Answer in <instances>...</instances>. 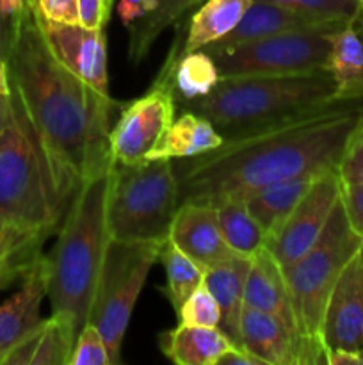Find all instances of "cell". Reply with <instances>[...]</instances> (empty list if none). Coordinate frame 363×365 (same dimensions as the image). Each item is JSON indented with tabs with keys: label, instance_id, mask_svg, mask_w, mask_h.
Returning <instances> with one entry per match:
<instances>
[{
	"label": "cell",
	"instance_id": "cell-1",
	"mask_svg": "<svg viewBox=\"0 0 363 365\" xmlns=\"http://www.w3.org/2000/svg\"><path fill=\"white\" fill-rule=\"evenodd\" d=\"M11 95L23 113L68 210L75 192L107 173L110 130L123 103L60 66L46 46L31 4L11 20L6 56Z\"/></svg>",
	"mask_w": 363,
	"mask_h": 365
},
{
	"label": "cell",
	"instance_id": "cell-2",
	"mask_svg": "<svg viewBox=\"0 0 363 365\" xmlns=\"http://www.w3.org/2000/svg\"><path fill=\"white\" fill-rule=\"evenodd\" d=\"M363 100L337 102L224 138L212 152L174 164L180 203L217 205L267 184L337 171Z\"/></svg>",
	"mask_w": 363,
	"mask_h": 365
},
{
	"label": "cell",
	"instance_id": "cell-3",
	"mask_svg": "<svg viewBox=\"0 0 363 365\" xmlns=\"http://www.w3.org/2000/svg\"><path fill=\"white\" fill-rule=\"evenodd\" d=\"M109 171L85 182L71 200L52 252L45 255L46 298L52 314L68 317L78 334L89 323L110 235L105 202Z\"/></svg>",
	"mask_w": 363,
	"mask_h": 365
},
{
	"label": "cell",
	"instance_id": "cell-4",
	"mask_svg": "<svg viewBox=\"0 0 363 365\" xmlns=\"http://www.w3.org/2000/svg\"><path fill=\"white\" fill-rule=\"evenodd\" d=\"M335 81L326 68L308 73L221 78L210 95L185 103L212 121L223 138L276 123L337 103Z\"/></svg>",
	"mask_w": 363,
	"mask_h": 365
},
{
	"label": "cell",
	"instance_id": "cell-5",
	"mask_svg": "<svg viewBox=\"0 0 363 365\" xmlns=\"http://www.w3.org/2000/svg\"><path fill=\"white\" fill-rule=\"evenodd\" d=\"M11 98L14 121L0 132V225L48 237L66 209L23 113Z\"/></svg>",
	"mask_w": 363,
	"mask_h": 365
},
{
	"label": "cell",
	"instance_id": "cell-6",
	"mask_svg": "<svg viewBox=\"0 0 363 365\" xmlns=\"http://www.w3.org/2000/svg\"><path fill=\"white\" fill-rule=\"evenodd\" d=\"M180 207L178 178L169 159L112 163L107 184V230L123 242H166Z\"/></svg>",
	"mask_w": 363,
	"mask_h": 365
},
{
	"label": "cell",
	"instance_id": "cell-7",
	"mask_svg": "<svg viewBox=\"0 0 363 365\" xmlns=\"http://www.w3.org/2000/svg\"><path fill=\"white\" fill-rule=\"evenodd\" d=\"M362 245L363 239L351 230L338 202L319 241L301 259L283 269L295 324L299 334L308 341L322 344L320 324L331 289L349 260L362 250Z\"/></svg>",
	"mask_w": 363,
	"mask_h": 365
},
{
	"label": "cell",
	"instance_id": "cell-8",
	"mask_svg": "<svg viewBox=\"0 0 363 365\" xmlns=\"http://www.w3.org/2000/svg\"><path fill=\"white\" fill-rule=\"evenodd\" d=\"M162 245L110 239L107 246L89 323L95 324L102 334L112 365L121 362V344L128 323L146 278L153 264L159 260Z\"/></svg>",
	"mask_w": 363,
	"mask_h": 365
},
{
	"label": "cell",
	"instance_id": "cell-9",
	"mask_svg": "<svg viewBox=\"0 0 363 365\" xmlns=\"http://www.w3.org/2000/svg\"><path fill=\"white\" fill-rule=\"evenodd\" d=\"M333 31L337 29H301L230 48L203 50L216 61L221 78L308 73L326 68Z\"/></svg>",
	"mask_w": 363,
	"mask_h": 365
},
{
	"label": "cell",
	"instance_id": "cell-10",
	"mask_svg": "<svg viewBox=\"0 0 363 365\" xmlns=\"http://www.w3.org/2000/svg\"><path fill=\"white\" fill-rule=\"evenodd\" d=\"M177 98L169 77L160 68L148 91L123 103L110 130V159L116 164H137L148 159L174 121Z\"/></svg>",
	"mask_w": 363,
	"mask_h": 365
},
{
	"label": "cell",
	"instance_id": "cell-11",
	"mask_svg": "<svg viewBox=\"0 0 363 365\" xmlns=\"http://www.w3.org/2000/svg\"><path fill=\"white\" fill-rule=\"evenodd\" d=\"M338 202L340 178L337 171L315 178L312 187L295 205L280 232L267 242V248L270 250L281 269L290 267L319 241Z\"/></svg>",
	"mask_w": 363,
	"mask_h": 365
},
{
	"label": "cell",
	"instance_id": "cell-12",
	"mask_svg": "<svg viewBox=\"0 0 363 365\" xmlns=\"http://www.w3.org/2000/svg\"><path fill=\"white\" fill-rule=\"evenodd\" d=\"M36 20L57 63L98 93L110 95L105 29H88L82 24H52L38 16Z\"/></svg>",
	"mask_w": 363,
	"mask_h": 365
},
{
	"label": "cell",
	"instance_id": "cell-13",
	"mask_svg": "<svg viewBox=\"0 0 363 365\" xmlns=\"http://www.w3.org/2000/svg\"><path fill=\"white\" fill-rule=\"evenodd\" d=\"M242 348L265 365L326 364L322 344L308 341L276 316L244 307L241 317Z\"/></svg>",
	"mask_w": 363,
	"mask_h": 365
},
{
	"label": "cell",
	"instance_id": "cell-14",
	"mask_svg": "<svg viewBox=\"0 0 363 365\" xmlns=\"http://www.w3.org/2000/svg\"><path fill=\"white\" fill-rule=\"evenodd\" d=\"M324 349H363V259L356 253L331 289L320 324Z\"/></svg>",
	"mask_w": 363,
	"mask_h": 365
},
{
	"label": "cell",
	"instance_id": "cell-15",
	"mask_svg": "<svg viewBox=\"0 0 363 365\" xmlns=\"http://www.w3.org/2000/svg\"><path fill=\"white\" fill-rule=\"evenodd\" d=\"M167 239L205 269L235 255L221 234L216 207L209 203H180Z\"/></svg>",
	"mask_w": 363,
	"mask_h": 365
},
{
	"label": "cell",
	"instance_id": "cell-16",
	"mask_svg": "<svg viewBox=\"0 0 363 365\" xmlns=\"http://www.w3.org/2000/svg\"><path fill=\"white\" fill-rule=\"evenodd\" d=\"M46 296L45 255L36 260L20 289L0 305V365L11 349L41 327V302Z\"/></svg>",
	"mask_w": 363,
	"mask_h": 365
},
{
	"label": "cell",
	"instance_id": "cell-17",
	"mask_svg": "<svg viewBox=\"0 0 363 365\" xmlns=\"http://www.w3.org/2000/svg\"><path fill=\"white\" fill-rule=\"evenodd\" d=\"M244 307L280 317L298 330L283 269L267 246L251 259L244 285Z\"/></svg>",
	"mask_w": 363,
	"mask_h": 365
},
{
	"label": "cell",
	"instance_id": "cell-18",
	"mask_svg": "<svg viewBox=\"0 0 363 365\" xmlns=\"http://www.w3.org/2000/svg\"><path fill=\"white\" fill-rule=\"evenodd\" d=\"M326 70L337 88V102L363 100V27L359 16L330 34Z\"/></svg>",
	"mask_w": 363,
	"mask_h": 365
},
{
	"label": "cell",
	"instance_id": "cell-19",
	"mask_svg": "<svg viewBox=\"0 0 363 365\" xmlns=\"http://www.w3.org/2000/svg\"><path fill=\"white\" fill-rule=\"evenodd\" d=\"M249 266L251 259L233 255L217 266L209 267L203 280L219 305V330L238 348H242L241 317L244 310V285Z\"/></svg>",
	"mask_w": 363,
	"mask_h": 365
},
{
	"label": "cell",
	"instance_id": "cell-20",
	"mask_svg": "<svg viewBox=\"0 0 363 365\" xmlns=\"http://www.w3.org/2000/svg\"><path fill=\"white\" fill-rule=\"evenodd\" d=\"M235 346L217 327L182 324L159 335V348L178 365H217V360Z\"/></svg>",
	"mask_w": 363,
	"mask_h": 365
},
{
	"label": "cell",
	"instance_id": "cell-21",
	"mask_svg": "<svg viewBox=\"0 0 363 365\" xmlns=\"http://www.w3.org/2000/svg\"><path fill=\"white\" fill-rule=\"evenodd\" d=\"M162 68L167 71L174 98L185 103L210 95L221 81L212 56L205 50L182 52L180 39L174 41Z\"/></svg>",
	"mask_w": 363,
	"mask_h": 365
},
{
	"label": "cell",
	"instance_id": "cell-22",
	"mask_svg": "<svg viewBox=\"0 0 363 365\" xmlns=\"http://www.w3.org/2000/svg\"><path fill=\"white\" fill-rule=\"evenodd\" d=\"M319 177H298L288 180L273 182L263 187L255 189L244 196L246 207L253 214L263 232L267 234V242L280 232L287 217L295 209L302 196L308 192L312 184Z\"/></svg>",
	"mask_w": 363,
	"mask_h": 365
},
{
	"label": "cell",
	"instance_id": "cell-23",
	"mask_svg": "<svg viewBox=\"0 0 363 365\" xmlns=\"http://www.w3.org/2000/svg\"><path fill=\"white\" fill-rule=\"evenodd\" d=\"M312 27H326V25L312 24V21L305 20V18L292 13V11L276 6V4L255 0V2L251 4V7L248 9V13H246L244 18L241 20V24H238L230 34H226L223 39L212 43V45L205 46V48L223 50L230 48V46L256 41V39L269 38V36L280 34V32L301 31V29Z\"/></svg>",
	"mask_w": 363,
	"mask_h": 365
},
{
	"label": "cell",
	"instance_id": "cell-24",
	"mask_svg": "<svg viewBox=\"0 0 363 365\" xmlns=\"http://www.w3.org/2000/svg\"><path fill=\"white\" fill-rule=\"evenodd\" d=\"M224 141L223 134L214 127L212 121L187 110L173 121L169 130L148 155V159H191L201 153L212 152ZM146 159V160H148Z\"/></svg>",
	"mask_w": 363,
	"mask_h": 365
},
{
	"label": "cell",
	"instance_id": "cell-25",
	"mask_svg": "<svg viewBox=\"0 0 363 365\" xmlns=\"http://www.w3.org/2000/svg\"><path fill=\"white\" fill-rule=\"evenodd\" d=\"M255 0H205L192 14L182 52H194L230 34Z\"/></svg>",
	"mask_w": 363,
	"mask_h": 365
},
{
	"label": "cell",
	"instance_id": "cell-26",
	"mask_svg": "<svg viewBox=\"0 0 363 365\" xmlns=\"http://www.w3.org/2000/svg\"><path fill=\"white\" fill-rule=\"evenodd\" d=\"M144 18L128 27V57L139 64L166 29L173 27L189 9L203 0H144Z\"/></svg>",
	"mask_w": 363,
	"mask_h": 365
},
{
	"label": "cell",
	"instance_id": "cell-27",
	"mask_svg": "<svg viewBox=\"0 0 363 365\" xmlns=\"http://www.w3.org/2000/svg\"><path fill=\"white\" fill-rule=\"evenodd\" d=\"M216 207L217 223L228 248L238 257L253 259L267 246V234L253 217L242 198H226Z\"/></svg>",
	"mask_w": 363,
	"mask_h": 365
},
{
	"label": "cell",
	"instance_id": "cell-28",
	"mask_svg": "<svg viewBox=\"0 0 363 365\" xmlns=\"http://www.w3.org/2000/svg\"><path fill=\"white\" fill-rule=\"evenodd\" d=\"M159 260L166 271V292L174 314L182 309L185 299L203 284L205 267L196 262L167 239L160 248Z\"/></svg>",
	"mask_w": 363,
	"mask_h": 365
},
{
	"label": "cell",
	"instance_id": "cell-29",
	"mask_svg": "<svg viewBox=\"0 0 363 365\" xmlns=\"http://www.w3.org/2000/svg\"><path fill=\"white\" fill-rule=\"evenodd\" d=\"M276 4L317 25L340 29L362 13V0H262Z\"/></svg>",
	"mask_w": 363,
	"mask_h": 365
},
{
	"label": "cell",
	"instance_id": "cell-30",
	"mask_svg": "<svg viewBox=\"0 0 363 365\" xmlns=\"http://www.w3.org/2000/svg\"><path fill=\"white\" fill-rule=\"evenodd\" d=\"M177 317L178 323L182 324L219 328L221 310L214 294L209 291V287L205 284H201L185 299L182 309L177 312Z\"/></svg>",
	"mask_w": 363,
	"mask_h": 365
},
{
	"label": "cell",
	"instance_id": "cell-31",
	"mask_svg": "<svg viewBox=\"0 0 363 365\" xmlns=\"http://www.w3.org/2000/svg\"><path fill=\"white\" fill-rule=\"evenodd\" d=\"M70 365H112L105 341L95 324L88 323L78 334Z\"/></svg>",
	"mask_w": 363,
	"mask_h": 365
},
{
	"label": "cell",
	"instance_id": "cell-32",
	"mask_svg": "<svg viewBox=\"0 0 363 365\" xmlns=\"http://www.w3.org/2000/svg\"><path fill=\"white\" fill-rule=\"evenodd\" d=\"M342 182H359L363 184V114L345 145L342 159L337 168Z\"/></svg>",
	"mask_w": 363,
	"mask_h": 365
},
{
	"label": "cell",
	"instance_id": "cell-33",
	"mask_svg": "<svg viewBox=\"0 0 363 365\" xmlns=\"http://www.w3.org/2000/svg\"><path fill=\"white\" fill-rule=\"evenodd\" d=\"M39 20L52 24H80L78 0H28Z\"/></svg>",
	"mask_w": 363,
	"mask_h": 365
},
{
	"label": "cell",
	"instance_id": "cell-34",
	"mask_svg": "<svg viewBox=\"0 0 363 365\" xmlns=\"http://www.w3.org/2000/svg\"><path fill=\"white\" fill-rule=\"evenodd\" d=\"M340 203L351 230L363 239V184L340 180Z\"/></svg>",
	"mask_w": 363,
	"mask_h": 365
},
{
	"label": "cell",
	"instance_id": "cell-35",
	"mask_svg": "<svg viewBox=\"0 0 363 365\" xmlns=\"http://www.w3.org/2000/svg\"><path fill=\"white\" fill-rule=\"evenodd\" d=\"M112 6L114 0H78L80 24L88 29H105Z\"/></svg>",
	"mask_w": 363,
	"mask_h": 365
},
{
	"label": "cell",
	"instance_id": "cell-36",
	"mask_svg": "<svg viewBox=\"0 0 363 365\" xmlns=\"http://www.w3.org/2000/svg\"><path fill=\"white\" fill-rule=\"evenodd\" d=\"M117 16L125 27H130L135 21L144 18L146 14V2L144 0H120L117 2Z\"/></svg>",
	"mask_w": 363,
	"mask_h": 365
},
{
	"label": "cell",
	"instance_id": "cell-37",
	"mask_svg": "<svg viewBox=\"0 0 363 365\" xmlns=\"http://www.w3.org/2000/svg\"><path fill=\"white\" fill-rule=\"evenodd\" d=\"M217 365H265L258 356L249 353L246 348H238V346H231L219 360Z\"/></svg>",
	"mask_w": 363,
	"mask_h": 365
},
{
	"label": "cell",
	"instance_id": "cell-38",
	"mask_svg": "<svg viewBox=\"0 0 363 365\" xmlns=\"http://www.w3.org/2000/svg\"><path fill=\"white\" fill-rule=\"evenodd\" d=\"M326 364L327 365H359L363 364L362 353L347 351V349H326Z\"/></svg>",
	"mask_w": 363,
	"mask_h": 365
},
{
	"label": "cell",
	"instance_id": "cell-39",
	"mask_svg": "<svg viewBox=\"0 0 363 365\" xmlns=\"http://www.w3.org/2000/svg\"><path fill=\"white\" fill-rule=\"evenodd\" d=\"M14 121V107L11 95L0 93V132L6 130Z\"/></svg>",
	"mask_w": 363,
	"mask_h": 365
},
{
	"label": "cell",
	"instance_id": "cell-40",
	"mask_svg": "<svg viewBox=\"0 0 363 365\" xmlns=\"http://www.w3.org/2000/svg\"><path fill=\"white\" fill-rule=\"evenodd\" d=\"M27 4L28 0H0V16L11 21L25 9Z\"/></svg>",
	"mask_w": 363,
	"mask_h": 365
},
{
	"label": "cell",
	"instance_id": "cell-41",
	"mask_svg": "<svg viewBox=\"0 0 363 365\" xmlns=\"http://www.w3.org/2000/svg\"><path fill=\"white\" fill-rule=\"evenodd\" d=\"M9 39H11V21L0 16V53L6 59L7 50H9Z\"/></svg>",
	"mask_w": 363,
	"mask_h": 365
},
{
	"label": "cell",
	"instance_id": "cell-42",
	"mask_svg": "<svg viewBox=\"0 0 363 365\" xmlns=\"http://www.w3.org/2000/svg\"><path fill=\"white\" fill-rule=\"evenodd\" d=\"M0 93H4V95H11L9 71H7V63L2 57V53H0Z\"/></svg>",
	"mask_w": 363,
	"mask_h": 365
},
{
	"label": "cell",
	"instance_id": "cell-43",
	"mask_svg": "<svg viewBox=\"0 0 363 365\" xmlns=\"http://www.w3.org/2000/svg\"><path fill=\"white\" fill-rule=\"evenodd\" d=\"M11 230H13V227H6V225H0V241H2V239L6 237V235L9 234Z\"/></svg>",
	"mask_w": 363,
	"mask_h": 365
},
{
	"label": "cell",
	"instance_id": "cell-44",
	"mask_svg": "<svg viewBox=\"0 0 363 365\" xmlns=\"http://www.w3.org/2000/svg\"><path fill=\"white\" fill-rule=\"evenodd\" d=\"M359 24H362L363 27V6H362V13H359Z\"/></svg>",
	"mask_w": 363,
	"mask_h": 365
},
{
	"label": "cell",
	"instance_id": "cell-45",
	"mask_svg": "<svg viewBox=\"0 0 363 365\" xmlns=\"http://www.w3.org/2000/svg\"><path fill=\"white\" fill-rule=\"evenodd\" d=\"M359 252H362V259H363V245H362V250H359Z\"/></svg>",
	"mask_w": 363,
	"mask_h": 365
},
{
	"label": "cell",
	"instance_id": "cell-46",
	"mask_svg": "<svg viewBox=\"0 0 363 365\" xmlns=\"http://www.w3.org/2000/svg\"><path fill=\"white\" fill-rule=\"evenodd\" d=\"M362 359H363V349H362Z\"/></svg>",
	"mask_w": 363,
	"mask_h": 365
},
{
	"label": "cell",
	"instance_id": "cell-47",
	"mask_svg": "<svg viewBox=\"0 0 363 365\" xmlns=\"http://www.w3.org/2000/svg\"><path fill=\"white\" fill-rule=\"evenodd\" d=\"M362 2H363V0H362Z\"/></svg>",
	"mask_w": 363,
	"mask_h": 365
}]
</instances>
